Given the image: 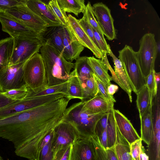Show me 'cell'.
<instances>
[{
  "label": "cell",
  "instance_id": "cell-23",
  "mask_svg": "<svg viewBox=\"0 0 160 160\" xmlns=\"http://www.w3.org/2000/svg\"><path fill=\"white\" fill-rule=\"evenodd\" d=\"M13 44V38L11 37L0 40V74L9 66Z\"/></svg>",
  "mask_w": 160,
  "mask_h": 160
},
{
  "label": "cell",
  "instance_id": "cell-32",
  "mask_svg": "<svg viewBox=\"0 0 160 160\" xmlns=\"http://www.w3.org/2000/svg\"><path fill=\"white\" fill-rule=\"evenodd\" d=\"M136 95V105L140 118L146 110L150 103L152 102L151 101L149 91L146 85Z\"/></svg>",
  "mask_w": 160,
  "mask_h": 160
},
{
  "label": "cell",
  "instance_id": "cell-28",
  "mask_svg": "<svg viewBox=\"0 0 160 160\" xmlns=\"http://www.w3.org/2000/svg\"><path fill=\"white\" fill-rule=\"evenodd\" d=\"M68 80L60 84L52 86H46L34 92L28 91L25 98L36 97L56 93H62L68 95L67 92Z\"/></svg>",
  "mask_w": 160,
  "mask_h": 160
},
{
  "label": "cell",
  "instance_id": "cell-48",
  "mask_svg": "<svg viewBox=\"0 0 160 160\" xmlns=\"http://www.w3.org/2000/svg\"><path fill=\"white\" fill-rule=\"evenodd\" d=\"M118 87L117 85L112 84H110L107 88L108 93L110 95H113L117 91Z\"/></svg>",
  "mask_w": 160,
  "mask_h": 160
},
{
  "label": "cell",
  "instance_id": "cell-46",
  "mask_svg": "<svg viewBox=\"0 0 160 160\" xmlns=\"http://www.w3.org/2000/svg\"><path fill=\"white\" fill-rule=\"evenodd\" d=\"M18 101L8 98L0 91V108Z\"/></svg>",
  "mask_w": 160,
  "mask_h": 160
},
{
  "label": "cell",
  "instance_id": "cell-12",
  "mask_svg": "<svg viewBox=\"0 0 160 160\" xmlns=\"http://www.w3.org/2000/svg\"><path fill=\"white\" fill-rule=\"evenodd\" d=\"M94 15L104 35L109 40L117 38L114 26V20L110 10L102 2L95 3L92 6Z\"/></svg>",
  "mask_w": 160,
  "mask_h": 160
},
{
  "label": "cell",
  "instance_id": "cell-45",
  "mask_svg": "<svg viewBox=\"0 0 160 160\" xmlns=\"http://www.w3.org/2000/svg\"><path fill=\"white\" fill-rule=\"evenodd\" d=\"M72 145L58 151L55 154L52 160H70Z\"/></svg>",
  "mask_w": 160,
  "mask_h": 160
},
{
  "label": "cell",
  "instance_id": "cell-13",
  "mask_svg": "<svg viewBox=\"0 0 160 160\" xmlns=\"http://www.w3.org/2000/svg\"><path fill=\"white\" fill-rule=\"evenodd\" d=\"M0 22L2 30L13 38L27 37L41 39V35L15 21L5 13H0Z\"/></svg>",
  "mask_w": 160,
  "mask_h": 160
},
{
  "label": "cell",
  "instance_id": "cell-10",
  "mask_svg": "<svg viewBox=\"0 0 160 160\" xmlns=\"http://www.w3.org/2000/svg\"><path fill=\"white\" fill-rule=\"evenodd\" d=\"M52 148L55 154L58 151L72 145L81 138L78 132L70 123L62 120L53 129Z\"/></svg>",
  "mask_w": 160,
  "mask_h": 160
},
{
  "label": "cell",
  "instance_id": "cell-37",
  "mask_svg": "<svg viewBox=\"0 0 160 160\" xmlns=\"http://www.w3.org/2000/svg\"><path fill=\"white\" fill-rule=\"evenodd\" d=\"M78 21L84 31L92 40L95 46L100 50L99 46L94 36L92 27L87 19L85 11L83 13V16L82 18L78 20Z\"/></svg>",
  "mask_w": 160,
  "mask_h": 160
},
{
  "label": "cell",
  "instance_id": "cell-21",
  "mask_svg": "<svg viewBox=\"0 0 160 160\" xmlns=\"http://www.w3.org/2000/svg\"><path fill=\"white\" fill-rule=\"evenodd\" d=\"M87 62L94 74L104 84L107 88L111 84V76L108 73V68L104 62L93 56L88 57Z\"/></svg>",
  "mask_w": 160,
  "mask_h": 160
},
{
  "label": "cell",
  "instance_id": "cell-20",
  "mask_svg": "<svg viewBox=\"0 0 160 160\" xmlns=\"http://www.w3.org/2000/svg\"><path fill=\"white\" fill-rule=\"evenodd\" d=\"M64 26L48 27L41 34L42 41L47 42L62 54L63 51V36Z\"/></svg>",
  "mask_w": 160,
  "mask_h": 160
},
{
  "label": "cell",
  "instance_id": "cell-7",
  "mask_svg": "<svg viewBox=\"0 0 160 160\" xmlns=\"http://www.w3.org/2000/svg\"><path fill=\"white\" fill-rule=\"evenodd\" d=\"M157 52L154 34L152 33L144 34L139 41V48L137 53L139 65L145 78L154 69Z\"/></svg>",
  "mask_w": 160,
  "mask_h": 160
},
{
  "label": "cell",
  "instance_id": "cell-15",
  "mask_svg": "<svg viewBox=\"0 0 160 160\" xmlns=\"http://www.w3.org/2000/svg\"><path fill=\"white\" fill-rule=\"evenodd\" d=\"M63 43L62 55L67 61L70 62L79 57L84 48L74 35L69 26H64Z\"/></svg>",
  "mask_w": 160,
  "mask_h": 160
},
{
  "label": "cell",
  "instance_id": "cell-25",
  "mask_svg": "<svg viewBox=\"0 0 160 160\" xmlns=\"http://www.w3.org/2000/svg\"><path fill=\"white\" fill-rule=\"evenodd\" d=\"M53 135L52 129L40 141L38 148L37 160H52L54 156V153L52 148Z\"/></svg>",
  "mask_w": 160,
  "mask_h": 160
},
{
  "label": "cell",
  "instance_id": "cell-3",
  "mask_svg": "<svg viewBox=\"0 0 160 160\" xmlns=\"http://www.w3.org/2000/svg\"><path fill=\"white\" fill-rule=\"evenodd\" d=\"M83 102L73 103L66 109L62 120L73 126L81 138L95 135L94 129L98 120L106 113L92 114L83 110Z\"/></svg>",
  "mask_w": 160,
  "mask_h": 160
},
{
  "label": "cell",
  "instance_id": "cell-17",
  "mask_svg": "<svg viewBox=\"0 0 160 160\" xmlns=\"http://www.w3.org/2000/svg\"><path fill=\"white\" fill-rule=\"evenodd\" d=\"M26 4L47 24V27L62 25L45 2L40 0H27Z\"/></svg>",
  "mask_w": 160,
  "mask_h": 160
},
{
  "label": "cell",
  "instance_id": "cell-19",
  "mask_svg": "<svg viewBox=\"0 0 160 160\" xmlns=\"http://www.w3.org/2000/svg\"><path fill=\"white\" fill-rule=\"evenodd\" d=\"M114 103L98 93L92 98L83 102L82 109L92 114L106 113L113 107Z\"/></svg>",
  "mask_w": 160,
  "mask_h": 160
},
{
  "label": "cell",
  "instance_id": "cell-14",
  "mask_svg": "<svg viewBox=\"0 0 160 160\" xmlns=\"http://www.w3.org/2000/svg\"><path fill=\"white\" fill-rule=\"evenodd\" d=\"M95 147L92 136L80 138L72 145L70 160H95Z\"/></svg>",
  "mask_w": 160,
  "mask_h": 160
},
{
  "label": "cell",
  "instance_id": "cell-26",
  "mask_svg": "<svg viewBox=\"0 0 160 160\" xmlns=\"http://www.w3.org/2000/svg\"><path fill=\"white\" fill-rule=\"evenodd\" d=\"M109 55L112 58L114 64V72L118 80L124 88L125 91L128 94L130 102H132V90L123 68L120 60L113 54L111 48L109 49Z\"/></svg>",
  "mask_w": 160,
  "mask_h": 160
},
{
  "label": "cell",
  "instance_id": "cell-29",
  "mask_svg": "<svg viewBox=\"0 0 160 160\" xmlns=\"http://www.w3.org/2000/svg\"><path fill=\"white\" fill-rule=\"evenodd\" d=\"M58 3L65 12L72 13L78 17L81 13H83L86 5L84 0H57Z\"/></svg>",
  "mask_w": 160,
  "mask_h": 160
},
{
  "label": "cell",
  "instance_id": "cell-5",
  "mask_svg": "<svg viewBox=\"0 0 160 160\" xmlns=\"http://www.w3.org/2000/svg\"><path fill=\"white\" fill-rule=\"evenodd\" d=\"M23 79L28 91L34 92L47 86L46 72L40 53H35L25 62Z\"/></svg>",
  "mask_w": 160,
  "mask_h": 160
},
{
  "label": "cell",
  "instance_id": "cell-41",
  "mask_svg": "<svg viewBox=\"0 0 160 160\" xmlns=\"http://www.w3.org/2000/svg\"><path fill=\"white\" fill-rule=\"evenodd\" d=\"M27 0H0V13H4L5 11L12 7L23 5Z\"/></svg>",
  "mask_w": 160,
  "mask_h": 160
},
{
  "label": "cell",
  "instance_id": "cell-35",
  "mask_svg": "<svg viewBox=\"0 0 160 160\" xmlns=\"http://www.w3.org/2000/svg\"><path fill=\"white\" fill-rule=\"evenodd\" d=\"M48 5L62 24L65 27L68 26V16L60 7L57 0L50 1Z\"/></svg>",
  "mask_w": 160,
  "mask_h": 160
},
{
  "label": "cell",
  "instance_id": "cell-43",
  "mask_svg": "<svg viewBox=\"0 0 160 160\" xmlns=\"http://www.w3.org/2000/svg\"><path fill=\"white\" fill-rule=\"evenodd\" d=\"M141 138L130 144L131 155L133 160H140L139 156L142 145Z\"/></svg>",
  "mask_w": 160,
  "mask_h": 160
},
{
  "label": "cell",
  "instance_id": "cell-38",
  "mask_svg": "<svg viewBox=\"0 0 160 160\" xmlns=\"http://www.w3.org/2000/svg\"><path fill=\"white\" fill-rule=\"evenodd\" d=\"M85 12L88 21L92 27L100 34L103 35L94 15L92 6L90 2H88L86 5Z\"/></svg>",
  "mask_w": 160,
  "mask_h": 160
},
{
  "label": "cell",
  "instance_id": "cell-8",
  "mask_svg": "<svg viewBox=\"0 0 160 160\" xmlns=\"http://www.w3.org/2000/svg\"><path fill=\"white\" fill-rule=\"evenodd\" d=\"M12 19L41 35L46 30L47 24L25 4L6 10L5 12Z\"/></svg>",
  "mask_w": 160,
  "mask_h": 160
},
{
  "label": "cell",
  "instance_id": "cell-11",
  "mask_svg": "<svg viewBox=\"0 0 160 160\" xmlns=\"http://www.w3.org/2000/svg\"><path fill=\"white\" fill-rule=\"evenodd\" d=\"M26 62L9 66L0 74V91L2 92L26 85L23 79V68Z\"/></svg>",
  "mask_w": 160,
  "mask_h": 160
},
{
  "label": "cell",
  "instance_id": "cell-24",
  "mask_svg": "<svg viewBox=\"0 0 160 160\" xmlns=\"http://www.w3.org/2000/svg\"><path fill=\"white\" fill-rule=\"evenodd\" d=\"M114 148L118 160H133L130 152V144L121 134L116 125Z\"/></svg>",
  "mask_w": 160,
  "mask_h": 160
},
{
  "label": "cell",
  "instance_id": "cell-4",
  "mask_svg": "<svg viewBox=\"0 0 160 160\" xmlns=\"http://www.w3.org/2000/svg\"><path fill=\"white\" fill-rule=\"evenodd\" d=\"M118 52V59L122 62L130 87L136 94L146 83L139 65L137 52L131 46L126 45Z\"/></svg>",
  "mask_w": 160,
  "mask_h": 160
},
{
  "label": "cell",
  "instance_id": "cell-27",
  "mask_svg": "<svg viewBox=\"0 0 160 160\" xmlns=\"http://www.w3.org/2000/svg\"><path fill=\"white\" fill-rule=\"evenodd\" d=\"M88 57H80L74 63L73 70L80 82L93 77V72L87 62Z\"/></svg>",
  "mask_w": 160,
  "mask_h": 160
},
{
  "label": "cell",
  "instance_id": "cell-44",
  "mask_svg": "<svg viewBox=\"0 0 160 160\" xmlns=\"http://www.w3.org/2000/svg\"><path fill=\"white\" fill-rule=\"evenodd\" d=\"M109 112H107L97 122L94 129L95 135L98 137L107 128Z\"/></svg>",
  "mask_w": 160,
  "mask_h": 160
},
{
  "label": "cell",
  "instance_id": "cell-6",
  "mask_svg": "<svg viewBox=\"0 0 160 160\" xmlns=\"http://www.w3.org/2000/svg\"><path fill=\"white\" fill-rule=\"evenodd\" d=\"M67 97L64 94L56 93L18 100L0 108V119Z\"/></svg>",
  "mask_w": 160,
  "mask_h": 160
},
{
  "label": "cell",
  "instance_id": "cell-31",
  "mask_svg": "<svg viewBox=\"0 0 160 160\" xmlns=\"http://www.w3.org/2000/svg\"><path fill=\"white\" fill-rule=\"evenodd\" d=\"M68 98L70 100L78 98L82 101L83 99L81 87L78 78L73 70L71 72L68 85Z\"/></svg>",
  "mask_w": 160,
  "mask_h": 160
},
{
  "label": "cell",
  "instance_id": "cell-16",
  "mask_svg": "<svg viewBox=\"0 0 160 160\" xmlns=\"http://www.w3.org/2000/svg\"><path fill=\"white\" fill-rule=\"evenodd\" d=\"M68 20L69 27L78 40L84 47L90 50L96 58L102 60L103 56L100 50L82 29L78 22V19L69 14L68 15Z\"/></svg>",
  "mask_w": 160,
  "mask_h": 160
},
{
  "label": "cell",
  "instance_id": "cell-9",
  "mask_svg": "<svg viewBox=\"0 0 160 160\" xmlns=\"http://www.w3.org/2000/svg\"><path fill=\"white\" fill-rule=\"evenodd\" d=\"M13 51L9 66L25 62L39 52L42 45L41 40L37 38H13Z\"/></svg>",
  "mask_w": 160,
  "mask_h": 160
},
{
  "label": "cell",
  "instance_id": "cell-33",
  "mask_svg": "<svg viewBox=\"0 0 160 160\" xmlns=\"http://www.w3.org/2000/svg\"><path fill=\"white\" fill-rule=\"evenodd\" d=\"M80 82L82 92V102L90 99L99 93L97 87L93 77L85 81Z\"/></svg>",
  "mask_w": 160,
  "mask_h": 160
},
{
  "label": "cell",
  "instance_id": "cell-2",
  "mask_svg": "<svg viewBox=\"0 0 160 160\" xmlns=\"http://www.w3.org/2000/svg\"><path fill=\"white\" fill-rule=\"evenodd\" d=\"M40 50L43 59L48 83L50 87L68 81L74 63L67 61L57 49L47 42L42 41Z\"/></svg>",
  "mask_w": 160,
  "mask_h": 160
},
{
  "label": "cell",
  "instance_id": "cell-1",
  "mask_svg": "<svg viewBox=\"0 0 160 160\" xmlns=\"http://www.w3.org/2000/svg\"><path fill=\"white\" fill-rule=\"evenodd\" d=\"M61 119L56 104H46L0 119V138L13 143L17 156L37 160L39 142Z\"/></svg>",
  "mask_w": 160,
  "mask_h": 160
},
{
  "label": "cell",
  "instance_id": "cell-39",
  "mask_svg": "<svg viewBox=\"0 0 160 160\" xmlns=\"http://www.w3.org/2000/svg\"><path fill=\"white\" fill-rule=\"evenodd\" d=\"M95 39L99 46L100 50L103 56L108 54L110 46L106 41L104 35L99 33L95 29L92 27Z\"/></svg>",
  "mask_w": 160,
  "mask_h": 160
},
{
  "label": "cell",
  "instance_id": "cell-47",
  "mask_svg": "<svg viewBox=\"0 0 160 160\" xmlns=\"http://www.w3.org/2000/svg\"><path fill=\"white\" fill-rule=\"evenodd\" d=\"M98 137L100 143L103 148L106 149H108V145L107 128Z\"/></svg>",
  "mask_w": 160,
  "mask_h": 160
},
{
  "label": "cell",
  "instance_id": "cell-30",
  "mask_svg": "<svg viewBox=\"0 0 160 160\" xmlns=\"http://www.w3.org/2000/svg\"><path fill=\"white\" fill-rule=\"evenodd\" d=\"M92 137L95 147V160H118L114 146L106 149L100 143L98 137L95 135Z\"/></svg>",
  "mask_w": 160,
  "mask_h": 160
},
{
  "label": "cell",
  "instance_id": "cell-36",
  "mask_svg": "<svg viewBox=\"0 0 160 160\" xmlns=\"http://www.w3.org/2000/svg\"><path fill=\"white\" fill-rule=\"evenodd\" d=\"M28 90V88L26 85L21 88L9 90L2 93L10 99L21 100L26 98Z\"/></svg>",
  "mask_w": 160,
  "mask_h": 160
},
{
  "label": "cell",
  "instance_id": "cell-34",
  "mask_svg": "<svg viewBox=\"0 0 160 160\" xmlns=\"http://www.w3.org/2000/svg\"><path fill=\"white\" fill-rule=\"evenodd\" d=\"M114 107L109 111L107 126L108 148L114 146L116 139V125L113 114Z\"/></svg>",
  "mask_w": 160,
  "mask_h": 160
},
{
  "label": "cell",
  "instance_id": "cell-22",
  "mask_svg": "<svg viewBox=\"0 0 160 160\" xmlns=\"http://www.w3.org/2000/svg\"><path fill=\"white\" fill-rule=\"evenodd\" d=\"M152 104L150 103L145 112L140 118L141 121L140 138L148 145L153 132Z\"/></svg>",
  "mask_w": 160,
  "mask_h": 160
},
{
  "label": "cell",
  "instance_id": "cell-50",
  "mask_svg": "<svg viewBox=\"0 0 160 160\" xmlns=\"http://www.w3.org/2000/svg\"><path fill=\"white\" fill-rule=\"evenodd\" d=\"M0 160H4L2 157L0 156Z\"/></svg>",
  "mask_w": 160,
  "mask_h": 160
},
{
  "label": "cell",
  "instance_id": "cell-42",
  "mask_svg": "<svg viewBox=\"0 0 160 160\" xmlns=\"http://www.w3.org/2000/svg\"><path fill=\"white\" fill-rule=\"evenodd\" d=\"M93 77L96 83L99 93L102 95L107 99L110 102L114 103L116 101L113 96L110 95L108 92L107 88L103 82L94 74Z\"/></svg>",
  "mask_w": 160,
  "mask_h": 160
},
{
  "label": "cell",
  "instance_id": "cell-49",
  "mask_svg": "<svg viewBox=\"0 0 160 160\" xmlns=\"http://www.w3.org/2000/svg\"><path fill=\"white\" fill-rule=\"evenodd\" d=\"M140 160H148L149 158L145 151V149L142 145L141 147V151L139 156Z\"/></svg>",
  "mask_w": 160,
  "mask_h": 160
},
{
  "label": "cell",
  "instance_id": "cell-18",
  "mask_svg": "<svg viewBox=\"0 0 160 160\" xmlns=\"http://www.w3.org/2000/svg\"><path fill=\"white\" fill-rule=\"evenodd\" d=\"M115 123L120 133L130 144L140 137L130 121L118 110H113Z\"/></svg>",
  "mask_w": 160,
  "mask_h": 160
},
{
  "label": "cell",
  "instance_id": "cell-40",
  "mask_svg": "<svg viewBox=\"0 0 160 160\" xmlns=\"http://www.w3.org/2000/svg\"><path fill=\"white\" fill-rule=\"evenodd\" d=\"M155 69L152 70L146 78V85L148 88L150 97V100L152 102L153 99L157 94L158 89L156 88L154 78Z\"/></svg>",
  "mask_w": 160,
  "mask_h": 160
}]
</instances>
